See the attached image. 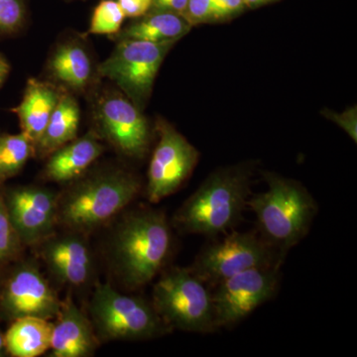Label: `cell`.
<instances>
[{"mask_svg":"<svg viewBox=\"0 0 357 357\" xmlns=\"http://www.w3.org/2000/svg\"><path fill=\"white\" fill-rule=\"evenodd\" d=\"M173 229L165 211L151 206L122 215L107 248V261L119 285L139 290L165 269L174 250Z\"/></svg>","mask_w":357,"mask_h":357,"instance_id":"1","label":"cell"},{"mask_svg":"<svg viewBox=\"0 0 357 357\" xmlns=\"http://www.w3.org/2000/svg\"><path fill=\"white\" fill-rule=\"evenodd\" d=\"M142 178L119 164H96L58 192V227L88 236L119 217L143 191Z\"/></svg>","mask_w":357,"mask_h":357,"instance_id":"2","label":"cell"},{"mask_svg":"<svg viewBox=\"0 0 357 357\" xmlns=\"http://www.w3.org/2000/svg\"><path fill=\"white\" fill-rule=\"evenodd\" d=\"M252 176L251 164L218 169L175 211L173 229L211 239L236 229L248 208Z\"/></svg>","mask_w":357,"mask_h":357,"instance_id":"3","label":"cell"},{"mask_svg":"<svg viewBox=\"0 0 357 357\" xmlns=\"http://www.w3.org/2000/svg\"><path fill=\"white\" fill-rule=\"evenodd\" d=\"M268 189L250 196L258 234L282 257L309 234L319 211L318 203L305 185L275 173L263 175Z\"/></svg>","mask_w":357,"mask_h":357,"instance_id":"4","label":"cell"},{"mask_svg":"<svg viewBox=\"0 0 357 357\" xmlns=\"http://www.w3.org/2000/svg\"><path fill=\"white\" fill-rule=\"evenodd\" d=\"M88 311L100 344L154 340L173 332L151 301L121 293L109 283L95 284Z\"/></svg>","mask_w":357,"mask_h":357,"instance_id":"5","label":"cell"},{"mask_svg":"<svg viewBox=\"0 0 357 357\" xmlns=\"http://www.w3.org/2000/svg\"><path fill=\"white\" fill-rule=\"evenodd\" d=\"M159 275L151 303L171 330L194 333L218 331L211 290L189 267H166Z\"/></svg>","mask_w":357,"mask_h":357,"instance_id":"6","label":"cell"},{"mask_svg":"<svg viewBox=\"0 0 357 357\" xmlns=\"http://www.w3.org/2000/svg\"><path fill=\"white\" fill-rule=\"evenodd\" d=\"M91 128L122 158L142 161L151 147V126L138 109L115 86L100 84L89 98Z\"/></svg>","mask_w":357,"mask_h":357,"instance_id":"7","label":"cell"},{"mask_svg":"<svg viewBox=\"0 0 357 357\" xmlns=\"http://www.w3.org/2000/svg\"><path fill=\"white\" fill-rule=\"evenodd\" d=\"M284 260L257 230L234 229L204 245L189 268L211 290L234 275L255 267L283 265Z\"/></svg>","mask_w":357,"mask_h":357,"instance_id":"8","label":"cell"},{"mask_svg":"<svg viewBox=\"0 0 357 357\" xmlns=\"http://www.w3.org/2000/svg\"><path fill=\"white\" fill-rule=\"evenodd\" d=\"M177 42L121 40L112 54L98 63V73L140 110H144L152 95L155 79L166 56Z\"/></svg>","mask_w":357,"mask_h":357,"instance_id":"9","label":"cell"},{"mask_svg":"<svg viewBox=\"0 0 357 357\" xmlns=\"http://www.w3.org/2000/svg\"><path fill=\"white\" fill-rule=\"evenodd\" d=\"M61 305L37 260L21 257L6 268L0 288V321L11 323L24 317L53 321Z\"/></svg>","mask_w":357,"mask_h":357,"instance_id":"10","label":"cell"},{"mask_svg":"<svg viewBox=\"0 0 357 357\" xmlns=\"http://www.w3.org/2000/svg\"><path fill=\"white\" fill-rule=\"evenodd\" d=\"M157 143L149 167L144 195L150 204L172 196L191 177L199 152L170 122L158 117L155 122Z\"/></svg>","mask_w":357,"mask_h":357,"instance_id":"11","label":"cell"},{"mask_svg":"<svg viewBox=\"0 0 357 357\" xmlns=\"http://www.w3.org/2000/svg\"><path fill=\"white\" fill-rule=\"evenodd\" d=\"M280 264L251 268L211 289L218 328H232L273 300L281 284Z\"/></svg>","mask_w":357,"mask_h":357,"instance_id":"12","label":"cell"},{"mask_svg":"<svg viewBox=\"0 0 357 357\" xmlns=\"http://www.w3.org/2000/svg\"><path fill=\"white\" fill-rule=\"evenodd\" d=\"M41 77L77 98L93 95L102 77L88 36L76 31L60 35L49 52Z\"/></svg>","mask_w":357,"mask_h":357,"instance_id":"13","label":"cell"},{"mask_svg":"<svg viewBox=\"0 0 357 357\" xmlns=\"http://www.w3.org/2000/svg\"><path fill=\"white\" fill-rule=\"evenodd\" d=\"M7 215L25 248L57 230L58 192L41 185H2Z\"/></svg>","mask_w":357,"mask_h":357,"instance_id":"14","label":"cell"},{"mask_svg":"<svg viewBox=\"0 0 357 357\" xmlns=\"http://www.w3.org/2000/svg\"><path fill=\"white\" fill-rule=\"evenodd\" d=\"M52 278L72 289L89 286L95 279V256L88 236L63 229L34 246Z\"/></svg>","mask_w":357,"mask_h":357,"instance_id":"15","label":"cell"},{"mask_svg":"<svg viewBox=\"0 0 357 357\" xmlns=\"http://www.w3.org/2000/svg\"><path fill=\"white\" fill-rule=\"evenodd\" d=\"M53 324L49 356L89 357L100 347V342L88 314L77 306L70 296L62 300Z\"/></svg>","mask_w":357,"mask_h":357,"instance_id":"16","label":"cell"},{"mask_svg":"<svg viewBox=\"0 0 357 357\" xmlns=\"http://www.w3.org/2000/svg\"><path fill=\"white\" fill-rule=\"evenodd\" d=\"M105 150L107 145L89 129L83 136H77L44 160L40 178L44 182L68 184L95 165Z\"/></svg>","mask_w":357,"mask_h":357,"instance_id":"17","label":"cell"},{"mask_svg":"<svg viewBox=\"0 0 357 357\" xmlns=\"http://www.w3.org/2000/svg\"><path fill=\"white\" fill-rule=\"evenodd\" d=\"M62 89L42 77H30L26 83L20 105L13 110L16 114L21 133L36 145L59 102Z\"/></svg>","mask_w":357,"mask_h":357,"instance_id":"18","label":"cell"},{"mask_svg":"<svg viewBox=\"0 0 357 357\" xmlns=\"http://www.w3.org/2000/svg\"><path fill=\"white\" fill-rule=\"evenodd\" d=\"M82 112L76 96L62 91L46 128L35 145L34 158L45 160L49 155L79 136Z\"/></svg>","mask_w":357,"mask_h":357,"instance_id":"19","label":"cell"},{"mask_svg":"<svg viewBox=\"0 0 357 357\" xmlns=\"http://www.w3.org/2000/svg\"><path fill=\"white\" fill-rule=\"evenodd\" d=\"M192 26L180 14L167 11H149L145 15L136 18L114 36L109 37L114 42L121 40H141V41L178 42L191 30Z\"/></svg>","mask_w":357,"mask_h":357,"instance_id":"20","label":"cell"},{"mask_svg":"<svg viewBox=\"0 0 357 357\" xmlns=\"http://www.w3.org/2000/svg\"><path fill=\"white\" fill-rule=\"evenodd\" d=\"M53 321L24 317L11 321L4 333L6 352L13 357H37L50 351Z\"/></svg>","mask_w":357,"mask_h":357,"instance_id":"21","label":"cell"},{"mask_svg":"<svg viewBox=\"0 0 357 357\" xmlns=\"http://www.w3.org/2000/svg\"><path fill=\"white\" fill-rule=\"evenodd\" d=\"M35 148L23 133H0V185L22 172Z\"/></svg>","mask_w":357,"mask_h":357,"instance_id":"22","label":"cell"},{"mask_svg":"<svg viewBox=\"0 0 357 357\" xmlns=\"http://www.w3.org/2000/svg\"><path fill=\"white\" fill-rule=\"evenodd\" d=\"M25 248L7 215L0 185V270L6 269L23 257Z\"/></svg>","mask_w":357,"mask_h":357,"instance_id":"23","label":"cell"},{"mask_svg":"<svg viewBox=\"0 0 357 357\" xmlns=\"http://www.w3.org/2000/svg\"><path fill=\"white\" fill-rule=\"evenodd\" d=\"M126 18L117 0H102L96 6L91 15L89 30L84 34L86 36L89 35L114 36L121 31Z\"/></svg>","mask_w":357,"mask_h":357,"instance_id":"24","label":"cell"},{"mask_svg":"<svg viewBox=\"0 0 357 357\" xmlns=\"http://www.w3.org/2000/svg\"><path fill=\"white\" fill-rule=\"evenodd\" d=\"M24 0H0V38L15 36L26 26Z\"/></svg>","mask_w":357,"mask_h":357,"instance_id":"25","label":"cell"},{"mask_svg":"<svg viewBox=\"0 0 357 357\" xmlns=\"http://www.w3.org/2000/svg\"><path fill=\"white\" fill-rule=\"evenodd\" d=\"M183 17L191 26L213 20L211 0H189Z\"/></svg>","mask_w":357,"mask_h":357,"instance_id":"26","label":"cell"},{"mask_svg":"<svg viewBox=\"0 0 357 357\" xmlns=\"http://www.w3.org/2000/svg\"><path fill=\"white\" fill-rule=\"evenodd\" d=\"M331 121L335 122L338 126H340L345 132L349 134L354 142L357 141V114L356 107H351L342 114H335V112H328L324 114Z\"/></svg>","mask_w":357,"mask_h":357,"instance_id":"27","label":"cell"},{"mask_svg":"<svg viewBox=\"0 0 357 357\" xmlns=\"http://www.w3.org/2000/svg\"><path fill=\"white\" fill-rule=\"evenodd\" d=\"M213 20H225L243 10V0H211Z\"/></svg>","mask_w":357,"mask_h":357,"instance_id":"28","label":"cell"},{"mask_svg":"<svg viewBox=\"0 0 357 357\" xmlns=\"http://www.w3.org/2000/svg\"><path fill=\"white\" fill-rule=\"evenodd\" d=\"M126 18H139L149 13L153 0H117Z\"/></svg>","mask_w":357,"mask_h":357,"instance_id":"29","label":"cell"},{"mask_svg":"<svg viewBox=\"0 0 357 357\" xmlns=\"http://www.w3.org/2000/svg\"><path fill=\"white\" fill-rule=\"evenodd\" d=\"M189 0H153L150 11H167L183 16Z\"/></svg>","mask_w":357,"mask_h":357,"instance_id":"30","label":"cell"},{"mask_svg":"<svg viewBox=\"0 0 357 357\" xmlns=\"http://www.w3.org/2000/svg\"><path fill=\"white\" fill-rule=\"evenodd\" d=\"M11 72V64L4 54L0 53V89L6 83Z\"/></svg>","mask_w":357,"mask_h":357,"instance_id":"31","label":"cell"},{"mask_svg":"<svg viewBox=\"0 0 357 357\" xmlns=\"http://www.w3.org/2000/svg\"><path fill=\"white\" fill-rule=\"evenodd\" d=\"M243 1L245 6L255 8V7L263 6V4L272 1V0H243Z\"/></svg>","mask_w":357,"mask_h":357,"instance_id":"32","label":"cell"},{"mask_svg":"<svg viewBox=\"0 0 357 357\" xmlns=\"http://www.w3.org/2000/svg\"><path fill=\"white\" fill-rule=\"evenodd\" d=\"M7 356L6 342H4V333L0 330V357Z\"/></svg>","mask_w":357,"mask_h":357,"instance_id":"33","label":"cell"},{"mask_svg":"<svg viewBox=\"0 0 357 357\" xmlns=\"http://www.w3.org/2000/svg\"><path fill=\"white\" fill-rule=\"evenodd\" d=\"M6 269L0 270V288H1V284H2V281H3V277H4V273H6Z\"/></svg>","mask_w":357,"mask_h":357,"instance_id":"34","label":"cell"},{"mask_svg":"<svg viewBox=\"0 0 357 357\" xmlns=\"http://www.w3.org/2000/svg\"><path fill=\"white\" fill-rule=\"evenodd\" d=\"M65 1H68V2H70V1H77V0H65ZM83 1H84V0H83Z\"/></svg>","mask_w":357,"mask_h":357,"instance_id":"35","label":"cell"}]
</instances>
